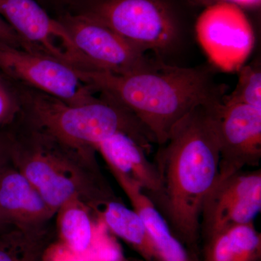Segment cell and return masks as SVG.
<instances>
[{
    "instance_id": "1",
    "label": "cell",
    "mask_w": 261,
    "mask_h": 261,
    "mask_svg": "<svg viewBox=\"0 0 261 261\" xmlns=\"http://www.w3.org/2000/svg\"><path fill=\"white\" fill-rule=\"evenodd\" d=\"M223 103L200 105L173 126L154 154L159 187L149 198L174 236L200 260L202 206L219 171V116Z\"/></svg>"
},
{
    "instance_id": "2",
    "label": "cell",
    "mask_w": 261,
    "mask_h": 261,
    "mask_svg": "<svg viewBox=\"0 0 261 261\" xmlns=\"http://www.w3.org/2000/svg\"><path fill=\"white\" fill-rule=\"evenodd\" d=\"M75 71L96 93L111 97L133 113L150 130L158 145L167 141L173 126L196 106L222 103L227 89L216 82L213 65L161 63L154 69L127 75Z\"/></svg>"
},
{
    "instance_id": "3",
    "label": "cell",
    "mask_w": 261,
    "mask_h": 261,
    "mask_svg": "<svg viewBox=\"0 0 261 261\" xmlns=\"http://www.w3.org/2000/svg\"><path fill=\"white\" fill-rule=\"evenodd\" d=\"M10 164L37 189L51 211L78 198L97 212L116 200L96 158L62 143L18 118L10 126Z\"/></svg>"
},
{
    "instance_id": "4",
    "label": "cell",
    "mask_w": 261,
    "mask_h": 261,
    "mask_svg": "<svg viewBox=\"0 0 261 261\" xmlns=\"http://www.w3.org/2000/svg\"><path fill=\"white\" fill-rule=\"evenodd\" d=\"M22 108L19 118L62 143L96 158L97 146L118 133L125 134L147 154L156 144L153 135L129 111L111 97L71 106L49 94L19 86Z\"/></svg>"
},
{
    "instance_id": "5",
    "label": "cell",
    "mask_w": 261,
    "mask_h": 261,
    "mask_svg": "<svg viewBox=\"0 0 261 261\" xmlns=\"http://www.w3.org/2000/svg\"><path fill=\"white\" fill-rule=\"evenodd\" d=\"M180 0H73L67 13L102 24L161 63L178 65L195 40Z\"/></svg>"
},
{
    "instance_id": "6",
    "label": "cell",
    "mask_w": 261,
    "mask_h": 261,
    "mask_svg": "<svg viewBox=\"0 0 261 261\" xmlns=\"http://www.w3.org/2000/svg\"><path fill=\"white\" fill-rule=\"evenodd\" d=\"M0 73L17 85L49 94L71 106L87 104L98 97L75 68L3 42Z\"/></svg>"
},
{
    "instance_id": "7",
    "label": "cell",
    "mask_w": 261,
    "mask_h": 261,
    "mask_svg": "<svg viewBox=\"0 0 261 261\" xmlns=\"http://www.w3.org/2000/svg\"><path fill=\"white\" fill-rule=\"evenodd\" d=\"M194 33L211 65L225 72L238 71L255 44L247 15L240 7L227 2L206 7L196 20Z\"/></svg>"
},
{
    "instance_id": "8",
    "label": "cell",
    "mask_w": 261,
    "mask_h": 261,
    "mask_svg": "<svg viewBox=\"0 0 261 261\" xmlns=\"http://www.w3.org/2000/svg\"><path fill=\"white\" fill-rule=\"evenodd\" d=\"M0 15L18 35L24 50L76 70H95L64 27L37 0H0Z\"/></svg>"
},
{
    "instance_id": "9",
    "label": "cell",
    "mask_w": 261,
    "mask_h": 261,
    "mask_svg": "<svg viewBox=\"0 0 261 261\" xmlns=\"http://www.w3.org/2000/svg\"><path fill=\"white\" fill-rule=\"evenodd\" d=\"M55 18L95 70L127 75L154 69L163 63L149 58L147 53L102 24L67 12Z\"/></svg>"
},
{
    "instance_id": "10",
    "label": "cell",
    "mask_w": 261,
    "mask_h": 261,
    "mask_svg": "<svg viewBox=\"0 0 261 261\" xmlns=\"http://www.w3.org/2000/svg\"><path fill=\"white\" fill-rule=\"evenodd\" d=\"M260 210V169L217 178L202 204L201 241L225 228L254 223Z\"/></svg>"
},
{
    "instance_id": "11",
    "label": "cell",
    "mask_w": 261,
    "mask_h": 261,
    "mask_svg": "<svg viewBox=\"0 0 261 261\" xmlns=\"http://www.w3.org/2000/svg\"><path fill=\"white\" fill-rule=\"evenodd\" d=\"M220 161L217 178L227 177L261 159V108L224 104L219 116Z\"/></svg>"
},
{
    "instance_id": "12",
    "label": "cell",
    "mask_w": 261,
    "mask_h": 261,
    "mask_svg": "<svg viewBox=\"0 0 261 261\" xmlns=\"http://www.w3.org/2000/svg\"><path fill=\"white\" fill-rule=\"evenodd\" d=\"M56 213L31 182L10 163L0 170V226L39 230Z\"/></svg>"
},
{
    "instance_id": "13",
    "label": "cell",
    "mask_w": 261,
    "mask_h": 261,
    "mask_svg": "<svg viewBox=\"0 0 261 261\" xmlns=\"http://www.w3.org/2000/svg\"><path fill=\"white\" fill-rule=\"evenodd\" d=\"M110 171L119 173L140 185L148 198L159 190V181L153 163L133 139L118 133L103 140L97 146Z\"/></svg>"
},
{
    "instance_id": "14",
    "label": "cell",
    "mask_w": 261,
    "mask_h": 261,
    "mask_svg": "<svg viewBox=\"0 0 261 261\" xmlns=\"http://www.w3.org/2000/svg\"><path fill=\"white\" fill-rule=\"evenodd\" d=\"M202 242V261H260L261 234L254 223L225 228Z\"/></svg>"
},
{
    "instance_id": "15",
    "label": "cell",
    "mask_w": 261,
    "mask_h": 261,
    "mask_svg": "<svg viewBox=\"0 0 261 261\" xmlns=\"http://www.w3.org/2000/svg\"><path fill=\"white\" fill-rule=\"evenodd\" d=\"M109 231L123 240L146 261H161L148 231L140 216L118 200L110 201L98 211Z\"/></svg>"
},
{
    "instance_id": "16",
    "label": "cell",
    "mask_w": 261,
    "mask_h": 261,
    "mask_svg": "<svg viewBox=\"0 0 261 261\" xmlns=\"http://www.w3.org/2000/svg\"><path fill=\"white\" fill-rule=\"evenodd\" d=\"M92 211L95 212L78 198L68 201L57 211L60 243L75 255L87 253L94 246L97 233Z\"/></svg>"
},
{
    "instance_id": "17",
    "label": "cell",
    "mask_w": 261,
    "mask_h": 261,
    "mask_svg": "<svg viewBox=\"0 0 261 261\" xmlns=\"http://www.w3.org/2000/svg\"><path fill=\"white\" fill-rule=\"evenodd\" d=\"M49 240L48 227L25 230L8 226L0 231V261H43Z\"/></svg>"
},
{
    "instance_id": "18",
    "label": "cell",
    "mask_w": 261,
    "mask_h": 261,
    "mask_svg": "<svg viewBox=\"0 0 261 261\" xmlns=\"http://www.w3.org/2000/svg\"><path fill=\"white\" fill-rule=\"evenodd\" d=\"M238 82L231 93L226 94L224 104H245L261 108L260 61L244 65L238 70Z\"/></svg>"
},
{
    "instance_id": "19",
    "label": "cell",
    "mask_w": 261,
    "mask_h": 261,
    "mask_svg": "<svg viewBox=\"0 0 261 261\" xmlns=\"http://www.w3.org/2000/svg\"><path fill=\"white\" fill-rule=\"evenodd\" d=\"M20 88L0 73V129L15 123L21 113Z\"/></svg>"
},
{
    "instance_id": "20",
    "label": "cell",
    "mask_w": 261,
    "mask_h": 261,
    "mask_svg": "<svg viewBox=\"0 0 261 261\" xmlns=\"http://www.w3.org/2000/svg\"><path fill=\"white\" fill-rule=\"evenodd\" d=\"M12 147L10 126L0 129V170L9 164Z\"/></svg>"
},
{
    "instance_id": "21",
    "label": "cell",
    "mask_w": 261,
    "mask_h": 261,
    "mask_svg": "<svg viewBox=\"0 0 261 261\" xmlns=\"http://www.w3.org/2000/svg\"><path fill=\"white\" fill-rule=\"evenodd\" d=\"M0 42L7 43L10 45L23 49V45L18 35L15 34L13 29L5 21L1 15H0Z\"/></svg>"
},
{
    "instance_id": "22",
    "label": "cell",
    "mask_w": 261,
    "mask_h": 261,
    "mask_svg": "<svg viewBox=\"0 0 261 261\" xmlns=\"http://www.w3.org/2000/svg\"><path fill=\"white\" fill-rule=\"evenodd\" d=\"M49 15L56 17L66 12L73 0H37Z\"/></svg>"
},
{
    "instance_id": "23",
    "label": "cell",
    "mask_w": 261,
    "mask_h": 261,
    "mask_svg": "<svg viewBox=\"0 0 261 261\" xmlns=\"http://www.w3.org/2000/svg\"><path fill=\"white\" fill-rule=\"evenodd\" d=\"M219 2H227L233 3L238 6L243 8H258L260 5L261 0H218Z\"/></svg>"
},
{
    "instance_id": "24",
    "label": "cell",
    "mask_w": 261,
    "mask_h": 261,
    "mask_svg": "<svg viewBox=\"0 0 261 261\" xmlns=\"http://www.w3.org/2000/svg\"><path fill=\"white\" fill-rule=\"evenodd\" d=\"M187 5H192V6L201 7V8H206L210 6L215 3H219L218 0H184Z\"/></svg>"
},
{
    "instance_id": "25",
    "label": "cell",
    "mask_w": 261,
    "mask_h": 261,
    "mask_svg": "<svg viewBox=\"0 0 261 261\" xmlns=\"http://www.w3.org/2000/svg\"><path fill=\"white\" fill-rule=\"evenodd\" d=\"M6 228V227H1V226H0V231H1L2 229H3V228Z\"/></svg>"
}]
</instances>
